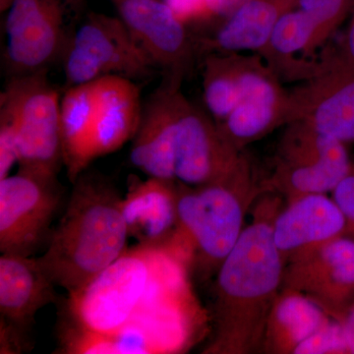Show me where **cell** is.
Returning a JSON list of instances; mask_svg holds the SVG:
<instances>
[{"label":"cell","mask_w":354,"mask_h":354,"mask_svg":"<svg viewBox=\"0 0 354 354\" xmlns=\"http://www.w3.org/2000/svg\"><path fill=\"white\" fill-rule=\"evenodd\" d=\"M272 209L266 207L255 214L216 272L215 334L204 353L248 354L263 349L286 268L272 236L278 214Z\"/></svg>","instance_id":"1"},{"label":"cell","mask_w":354,"mask_h":354,"mask_svg":"<svg viewBox=\"0 0 354 354\" xmlns=\"http://www.w3.org/2000/svg\"><path fill=\"white\" fill-rule=\"evenodd\" d=\"M64 214L39 262L68 295L87 286L127 250L122 197L106 177L85 171L73 183Z\"/></svg>","instance_id":"2"},{"label":"cell","mask_w":354,"mask_h":354,"mask_svg":"<svg viewBox=\"0 0 354 354\" xmlns=\"http://www.w3.org/2000/svg\"><path fill=\"white\" fill-rule=\"evenodd\" d=\"M261 192L248 162L216 183L199 187L177 183L176 230L164 247L184 264L192 263L200 274L218 272L239 241L247 211Z\"/></svg>","instance_id":"3"},{"label":"cell","mask_w":354,"mask_h":354,"mask_svg":"<svg viewBox=\"0 0 354 354\" xmlns=\"http://www.w3.org/2000/svg\"><path fill=\"white\" fill-rule=\"evenodd\" d=\"M183 276V262L171 251L138 244L68 295V318L88 332L115 334L145 302L164 295Z\"/></svg>","instance_id":"4"},{"label":"cell","mask_w":354,"mask_h":354,"mask_svg":"<svg viewBox=\"0 0 354 354\" xmlns=\"http://www.w3.org/2000/svg\"><path fill=\"white\" fill-rule=\"evenodd\" d=\"M60 104L46 72L9 78L0 97V116L15 130L19 169L57 177L64 167Z\"/></svg>","instance_id":"5"},{"label":"cell","mask_w":354,"mask_h":354,"mask_svg":"<svg viewBox=\"0 0 354 354\" xmlns=\"http://www.w3.org/2000/svg\"><path fill=\"white\" fill-rule=\"evenodd\" d=\"M65 88L106 76L147 80L158 73L120 17L88 14L69 37L64 55Z\"/></svg>","instance_id":"6"},{"label":"cell","mask_w":354,"mask_h":354,"mask_svg":"<svg viewBox=\"0 0 354 354\" xmlns=\"http://www.w3.org/2000/svg\"><path fill=\"white\" fill-rule=\"evenodd\" d=\"M351 165L346 144L304 121H292L286 125L266 186L288 201L304 195L327 194L351 171Z\"/></svg>","instance_id":"7"},{"label":"cell","mask_w":354,"mask_h":354,"mask_svg":"<svg viewBox=\"0 0 354 354\" xmlns=\"http://www.w3.org/2000/svg\"><path fill=\"white\" fill-rule=\"evenodd\" d=\"M314 75L290 91L288 123L304 121L346 144L354 142V62L334 46L312 60Z\"/></svg>","instance_id":"8"},{"label":"cell","mask_w":354,"mask_h":354,"mask_svg":"<svg viewBox=\"0 0 354 354\" xmlns=\"http://www.w3.org/2000/svg\"><path fill=\"white\" fill-rule=\"evenodd\" d=\"M64 201L57 177L19 169L0 179V251L32 256L50 241Z\"/></svg>","instance_id":"9"},{"label":"cell","mask_w":354,"mask_h":354,"mask_svg":"<svg viewBox=\"0 0 354 354\" xmlns=\"http://www.w3.org/2000/svg\"><path fill=\"white\" fill-rule=\"evenodd\" d=\"M4 29L9 78L48 72L68 39L59 0H9Z\"/></svg>","instance_id":"10"},{"label":"cell","mask_w":354,"mask_h":354,"mask_svg":"<svg viewBox=\"0 0 354 354\" xmlns=\"http://www.w3.org/2000/svg\"><path fill=\"white\" fill-rule=\"evenodd\" d=\"M241 97L234 111L216 123L221 134L237 151L288 124L290 91L261 55H241Z\"/></svg>","instance_id":"11"},{"label":"cell","mask_w":354,"mask_h":354,"mask_svg":"<svg viewBox=\"0 0 354 354\" xmlns=\"http://www.w3.org/2000/svg\"><path fill=\"white\" fill-rule=\"evenodd\" d=\"M118 17L162 74L183 81L200 55L198 39L164 0H111Z\"/></svg>","instance_id":"12"},{"label":"cell","mask_w":354,"mask_h":354,"mask_svg":"<svg viewBox=\"0 0 354 354\" xmlns=\"http://www.w3.org/2000/svg\"><path fill=\"white\" fill-rule=\"evenodd\" d=\"M209 114L187 101L179 120L174 158L177 183L199 187L223 180L245 164Z\"/></svg>","instance_id":"13"},{"label":"cell","mask_w":354,"mask_h":354,"mask_svg":"<svg viewBox=\"0 0 354 354\" xmlns=\"http://www.w3.org/2000/svg\"><path fill=\"white\" fill-rule=\"evenodd\" d=\"M283 290L306 295L339 320L354 297V239L335 237L286 264Z\"/></svg>","instance_id":"14"},{"label":"cell","mask_w":354,"mask_h":354,"mask_svg":"<svg viewBox=\"0 0 354 354\" xmlns=\"http://www.w3.org/2000/svg\"><path fill=\"white\" fill-rule=\"evenodd\" d=\"M183 81L162 78L143 104L139 127L131 140L130 162L148 177L176 180L174 158L179 120L188 100Z\"/></svg>","instance_id":"15"},{"label":"cell","mask_w":354,"mask_h":354,"mask_svg":"<svg viewBox=\"0 0 354 354\" xmlns=\"http://www.w3.org/2000/svg\"><path fill=\"white\" fill-rule=\"evenodd\" d=\"M346 232V218L327 194L295 198L272 221L274 244L286 265Z\"/></svg>","instance_id":"16"},{"label":"cell","mask_w":354,"mask_h":354,"mask_svg":"<svg viewBox=\"0 0 354 354\" xmlns=\"http://www.w3.org/2000/svg\"><path fill=\"white\" fill-rule=\"evenodd\" d=\"M95 113L90 160L116 152L131 141L141 120L143 102L136 81L106 76L95 81Z\"/></svg>","instance_id":"17"},{"label":"cell","mask_w":354,"mask_h":354,"mask_svg":"<svg viewBox=\"0 0 354 354\" xmlns=\"http://www.w3.org/2000/svg\"><path fill=\"white\" fill-rule=\"evenodd\" d=\"M55 286L39 257L1 254L0 314L7 323L27 330L39 310L57 300Z\"/></svg>","instance_id":"18"},{"label":"cell","mask_w":354,"mask_h":354,"mask_svg":"<svg viewBox=\"0 0 354 354\" xmlns=\"http://www.w3.org/2000/svg\"><path fill=\"white\" fill-rule=\"evenodd\" d=\"M129 236L138 244L162 247L177 225V183L148 177L133 181L121 201Z\"/></svg>","instance_id":"19"},{"label":"cell","mask_w":354,"mask_h":354,"mask_svg":"<svg viewBox=\"0 0 354 354\" xmlns=\"http://www.w3.org/2000/svg\"><path fill=\"white\" fill-rule=\"evenodd\" d=\"M297 4L298 0H248L221 22L215 34L198 37L200 53H259L281 18Z\"/></svg>","instance_id":"20"},{"label":"cell","mask_w":354,"mask_h":354,"mask_svg":"<svg viewBox=\"0 0 354 354\" xmlns=\"http://www.w3.org/2000/svg\"><path fill=\"white\" fill-rule=\"evenodd\" d=\"M330 320L327 312L311 298L283 290L270 312L263 349L269 353H295L302 342Z\"/></svg>","instance_id":"21"},{"label":"cell","mask_w":354,"mask_h":354,"mask_svg":"<svg viewBox=\"0 0 354 354\" xmlns=\"http://www.w3.org/2000/svg\"><path fill=\"white\" fill-rule=\"evenodd\" d=\"M95 82L65 88L60 104L64 164L72 183L90 167V145L95 113Z\"/></svg>","instance_id":"22"},{"label":"cell","mask_w":354,"mask_h":354,"mask_svg":"<svg viewBox=\"0 0 354 354\" xmlns=\"http://www.w3.org/2000/svg\"><path fill=\"white\" fill-rule=\"evenodd\" d=\"M317 48L315 25L304 11L297 8L286 13L274 27L265 48L258 55L279 78L305 80L308 60L299 57Z\"/></svg>","instance_id":"23"},{"label":"cell","mask_w":354,"mask_h":354,"mask_svg":"<svg viewBox=\"0 0 354 354\" xmlns=\"http://www.w3.org/2000/svg\"><path fill=\"white\" fill-rule=\"evenodd\" d=\"M241 53H212L203 67V94L209 115L221 122L234 111L241 97Z\"/></svg>","instance_id":"24"},{"label":"cell","mask_w":354,"mask_h":354,"mask_svg":"<svg viewBox=\"0 0 354 354\" xmlns=\"http://www.w3.org/2000/svg\"><path fill=\"white\" fill-rule=\"evenodd\" d=\"M317 30V48L325 44L354 12V0H298Z\"/></svg>","instance_id":"25"},{"label":"cell","mask_w":354,"mask_h":354,"mask_svg":"<svg viewBox=\"0 0 354 354\" xmlns=\"http://www.w3.org/2000/svg\"><path fill=\"white\" fill-rule=\"evenodd\" d=\"M348 353L339 320H330L295 348V354Z\"/></svg>","instance_id":"26"},{"label":"cell","mask_w":354,"mask_h":354,"mask_svg":"<svg viewBox=\"0 0 354 354\" xmlns=\"http://www.w3.org/2000/svg\"><path fill=\"white\" fill-rule=\"evenodd\" d=\"M19 162L15 130L10 121L0 116V179L8 176Z\"/></svg>","instance_id":"27"},{"label":"cell","mask_w":354,"mask_h":354,"mask_svg":"<svg viewBox=\"0 0 354 354\" xmlns=\"http://www.w3.org/2000/svg\"><path fill=\"white\" fill-rule=\"evenodd\" d=\"M332 198L346 221V232L354 227V167L332 191Z\"/></svg>","instance_id":"28"},{"label":"cell","mask_w":354,"mask_h":354,"mask_svg":"<svg viewBox=\"0 0 354 354\" xmlns=\"http://www.w3.org/2000/svg\"><path fill=\"white\" fill-rule=\"evenodd\" d=\"M184 24H201L212 21L202 0H164Z\"/></svg>","instance_id":"29"},{"label":"cell","mask_w":354,"mask_h":354,"mask_svg":"<svg viewBox=\"0 0 354 354\" xmlns=\"http://www.w3.org/2000/svg\"><path fill=\"white\" fill-rule=\"evenodd\" d=\"M25 330L1 319V353H18L22 349Z\"/></svg>","instance_id":"30"},{"label":"cell","mask_w":354,"mask_h":354,"mask_svg":"<svg viewBox=\"0 0 354 354\" xmlns=\"http://www.w3.org/2000/svg\"><path fill=\"white\" fill-rule=\"evenodd\" d=\"M248 0H202L212 20L223 22Z\"/></svg>","instance_id":"31"},{"label":"cell","mask_w":354,"mask_h":354,"mask_svg":"<svg viewBox=\"0 0 354 354\" xmlns=\"http://www.w3.org/2000/svg\"><path fill=\"white\" fill-rule=\"evenodd\" d=\"M339 321L342 324L346 353L354 354V305L346 310Z\"/></svg>","instance_id":"32"},{"label":"cell","mask_w":354,"mask_h":354,"mask_svg":"<svg viewBox=\"0 0 354 354\" xmlns=\"http://www.w3.org/2000/svg\"><path fill=\"white\" fill-rule=\"evenodd\" d=\"M334 46L339 53L354 62V12L351 16L348 27L344 37Z\"/></svg>","instance_id":"33"},{"label":"cell","mask_w":354,"mask_h":354,"mask_svg":"<svg viewBox=\"0 0 354 354\" xmlns=\"http://www.w3.org/2000/svg\"><path fill=\"white\" fill-rule=\"evenodd\" d=\"M346 234H349L353 235L354 236V227L353 228H351V230H348V232Z\"/></svg>","instance_id":"34"},{"label":"cell","mask_w":354,"mask_h":354,"mask_svg":"<svg viewBox=\"0 0 354 354\" xmlns=\"http://www.w3.org/2000/svg\"><path fill=\"white\" fill-rule=\"evenodd\" d=\"M59 1H64V0H59ZM65 1H69V2H76V0H65Z\"/></svg>","instance_id":"35"},{"label":"cell","mask_w":354,"mask_h":354,"mask_svg":"<svg viewBox=\"0 0 354 354\" xmlns=\"http://www.w3.org/2000/svg\"><path fill=\"white\" fill-rule=\"evenodd\" d=\"M353 167H354V162H353Z\"/></svg>","instance_id":"36"}]
</instances>
